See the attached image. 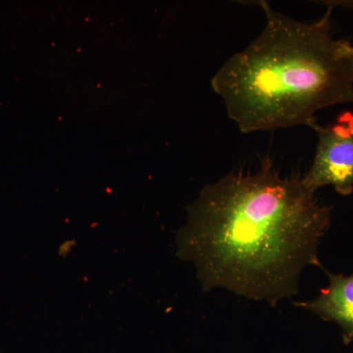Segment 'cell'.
<instances>
[{"label": "cell", "mask_w": 353, "mask_h": 353, "mask_svg": "<svg viewBox=\"0 0 353 353\" xmlns=\"http://www.w3.org/2000/svg\"><path fill=\"white\" fill-rule=\"evenodd\" d=\"M331 208L303 176H282L270 158L232 172L202 190L179 232L176 253L196 266L202 290L221 288L276 306L299 292L307 266L323 268L318 248Z\"/></svg>", "instance_id": "6da1fadb"}, {"label": "cell", "mask_w": 353, "mask_h": 353, "mask_svg": "<svg viewBox=\"0 0 353 353\" xmlns=\"http://www.w3.org/2000/svg\"><path fill=\"white\" fill-rule=\"evenodd\" d=\"M260 3L264 29L221 67L213 90L243 134L314 129L319 111L353 103V46L334 38L332 7L306 23Z\"/></svg>", "instance_id": "7a4b0ae2"}, {"label": "cell", "mask_w": 353, "mask_h": 353, "mask_svg": "<svg viewBox=\"0 0 353 353\" xmlns=\"http://www.w3.org/2000/svg\"><path fill=\"white\" fill-rule=\"evenodd\" d=\"M318 134L314 159L303 176L309 190L332 185L339 194L350 196L353 192V113L347 111L329 126L317 125Z\"/></svg>", "instance_id": "3957f363"}, {"label": "cell", "mask_w": 353, "mask_h": 353, "mask_svg": "<svg viewBox=\"0 0 353 353\" xmlns=\"http://www.w3.org/2000/svg\"><path fill=\"white\" fill-rule=\"evenodd\" d=\"M328 287L320 290L312 301L296 303L297 307L305 309L319 316L323 321L334 322L341 327L343 343H353V274L341 275L326 271Z\"/></svg>", "instance_id": "277c9868"}, {"label": "cell", "mask_w": 353, "mask_h": 353, "mask_svg": "<svg viewBox=\"0 0 353 353\" xmlns=\"http://www.w3.org/2000/svg\"><path fill=\"white\" fill-rule=\"evenodd\" d=\"M327 6L334 8V6L345 7V8H353V1H331L327 2Z\"/></svg>", "instance_id": "5b68a950"}]
</instances>
